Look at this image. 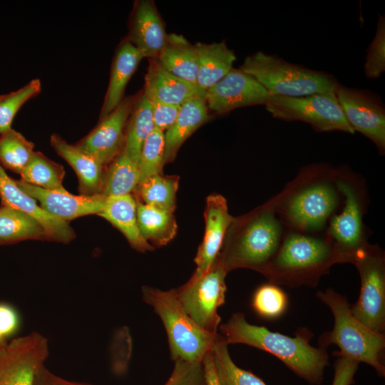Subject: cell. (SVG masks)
Listing matches in <instances>:
<instances>
[{"label": "cell", "instance_id": "1", "mask_svg": "<svg viewBox=\"0 0 385 385\" xmlns=\"http://www.w3.org/2000/svg\"><path fill=\"white\" fill-rule=\"evenodd\" d=\"M218 329L227 344H242L263 350L308 383L319 385L322 382L329 356L326 349L310 344L313 336L310 330L302 328L292 337L250 324L242 312L233 313Z\"/></svg>", "mask_w": 385, "mask_h": 385}, {"label": "cell", "instance_id": "2", "mask_svg": "<svg viewBox=\"0 0 385 385\" xmlns=\"http://www.w3.org/2000/svg\"><path fill=\"white\" fill-rule=\"evenodd\" d=\"M282 227L270 205L234 217L217 258L227 273L250 269L262 273L282 242Z\"/></svg>", "mask_w": 385, "mask_h": 385}, {"label": "cell", "instance_id": "3", "mask_svg": "<svg viewBox=\"0 0 385 385\" xmlns=\"http://www.w3.org/2000/svg\"><path fill=\"white\" fill-rule=\"evenodd\" d=\"M337 262L328 240L290 233L282 240L262 274L276 285L314 287Z\"/></svg>", "mask_w": 385, "mask_h": 385}, {"label": "cell", "instance_id": "4", "mask_svg": "<svg viewBox=\"0 0 385 385\" xmlns=\"http://www.w3.org/2000/svg\"><path fill=\"white\" fill-rule=\"evenodd\" d=\"M317 297L332 311L334 325L332 331L319 338V347L336 344L337 356H345L372 366L379 376L385 375V336L373 332L351 314L347 298L332 289L319 291Z\"/></svg>", "mask_w": 385, "mask_h": 385}, {"label": "cell", "instance_id": "5", "mask_svg": "<svg viewBox=\"0 0 385 385\" xmlns=\"http://www.w3.org/2000/svg\"><path fill=\"white\" fill-rule=\"evenodd\" d=\"M143 301L160 318L165 329L171 360L201 363L217 338L198 326L178 300L174 289L162 290L143 286Z\"/></svg>", "mask_w": 385, "mask_h": 385}, {"label": "cell", "instance_id": "6", "mask_svg": "<svg viewBox=\"0 0 385 385\" xmlns=\"http://www.w3.org/2000/svg\"><path fill=\"white\" fill-rule=\"evenodd\" d=\"M240 69L252 76L272 95L302 97L334 93L339 86L332 76L257 51L247 56Z\"/></svg>", "mask_w": 385, "mask_h": 385}, {"label": "cell", "instance_id": "7", "mask_svg": "<svg viewBox=\"0 0 385 385\" xmlns=\"http://www.w3.org/2000/svg\"><path fill=\"white\" fill-rule=\"evenodd\" d=\"M227 272L217 256L210 268L174 289L176 297L190 317L206 332L217 334L221 318L218 309L225 301Z\"/></svg>", "mask_w": 385, "mask_h": 385}, {"label": "cell", "instance_id": "8", "mask_svg": "<svg viewBox=\"0 0 385 385\" xmlns=\"http://www.w3.org/2000/svg\"><path fill=\"white\" fill-rule=\"evenodd\" d=\"M274 118L286 121L301 120L319 132L332 130L355 133L346 121L334 93H316L302 97L270 94L265 105Z\"/></svg>", "mask_w": 385, "mask_h": 385}, {"label": "cell", "instance_id": "9", "mask_svg": "<svg viewBox=\"0 0 385 385\" xmlns=\"http://www.w3.org/2000/svg\"><path fill=\"white\" fill-rule=\"evenodd\" d=\"M354 264L361 278L356 302L351 306L353 316L374 332L385 331V260L379 248L368 245Z\"/></svg>", "mask_w": 385, "mask_h": 385}, {"label": "cell", "instance_id": "10", "mask_svg": "<svg viewBox=\"0 0 385 385\" xmlns=\"http://www.w3.org/2000/svg\"><path fill=\"white\" fill-rule=\"evenodd\" d=\"M48 355V341L39 332L9 341L0 348V385H34Z\"/></svg>", "mask_w": 385, "mask_h": 385}, {"label": "cell", "instance_id": "11", "mask_svg": "<svg viewBox=\"0 0 385 385\" xmlns=\"http://www.w3.org/2000/svg\"><path fill=\"white\" fill-rule=\"evenodd\" d=\"M337 188L344 196V207L332 219L327 240L338 262L353 263L369 245L363 232L361 202L356 189L349 182L337 181Z\"/></svg>", "mask_w": 385, "mask_h": 385}, {"label": "cell", "instance_id": "12", "mask_svg": "<svg viewBox=\"0 0 385 385\" xmlns=\"http://www.w3.org/2000/svg\"><path fill=\"white\" fill-rule=\"evenodd\" d=\"M335 95L352 129L372 140L383 154L385 150V108L380 97L367 90L340 84Z\"/></svg>", "mask_w": 385, "mask_h": 385}, {"label": "cell", "instance_id": "13", "mask_svg": "<svg viewBox=\"0 0 385 385\" xmlns=\"http://www.w3.org/2000/svg\"><path fill=\"white\" fill-rule=\"evenodd\" d=\"M337 202L338 195L334 186L329 182L320 181L294 193L281 210L291 226L310 231L324 225Z\"/></svg>", "mask_w": 385, "mask_h": 385}, {"label": "cell", "instance_id": "14", "mask_svg": "<svg viewBox=\"0 0 385 385\" xmlns=\"http://www.w3.org/2000/svg\"><path fill=\"white\" fill-rule=\"evenodd\" d=\"M270 93L252 76L232 68L205 93L207 108L222 114L234 109L255 105H265Z\"/></svg>", "mask_w": 385, "mask_h": 385}, {"label": "cell", "instance_id": "15", "mask_svg": "<svg viewBox=\"0 0 385 385\" xmlns=\"http://www.w3.org/2000/svg\"><path fill=\"white\" fill-rule=\"evenodd\" d=\"M135 96L125 97L107 116L76 145L96 158L103 166L122 151L125 128Z\"/></svg>", "mask_w": 385, "mask_h": 385}, {"label": "cell", "instance_id": "16", "mask_svg": "<svg viewBox=\"0 0 385 385\" xmlns=\"http://www.w3.org/2000/svg\"><path fill=\"white\" fill-rule=\"evenodd\" d=\"M16 183L19 188L35 199L46 212L67 222L84 215H98L106 198L103 194L75 195L67 190H45L21 180Z\"/></svg>", "mask_w": 385, "mask_h": 385}, {"label": "cell", "instance_id": "17", "mask_svg": "<svg viewBox=\"0 0 385 385\" xmlns=\"http://www.w3.org/2000/svg\"><path fill=\"white\" fill-rule=\"evenodd\" d=\"M127 39L143 58H157L165 46L168 34L152 0H138L130 16Z\"/></svg>", "mask_w": 385, "mask_h": 385}, {"label": "cell", "instance_id": "18", "mask_svg": "<svg viewBox=\"0 0 385 385\" xmlns=\"http://www.w3.org/2000/svg\"><path fill=\"white\" fill-rule=\"evenodd\" d=\"M0 197L1 205L20 210L36 219L45 230L48 240L68 243L75 237L67 222L58 219L41 207L37 201L6 174L0 164Z\"/></svg>", "mask_w": 385, "mask_h": 385}, {"label": "cell", "instance_id": "19", "mask_svg": "<svg viewBox=\"0 0 385 385\" xmlns=\"http://www.w3.org/2000/svg\"><path fill=\"white\" fill-rule=\"evenodd\" d=\"M204 218L205 233L194 259L196 269L193 275L202 274L212 265L222 248L234 217L229 213L225 198L221 195L215 194L206 199Z\"/></svg>", "mask_w": 385, "mask_h": 385}, {"label": "cell", "instance_id": "20", "mask_svg": "<svg viewBox=\"0 0 385 385\" xmlns=\"http://www.w3.org/2000/svg\"><path fill=\"white\" fill-rule=\"evenodd\" d=\"M148 98L180 106L195 98H205L206 91L167 71L157 58L149 59L143 91Z\"/></svg>", "mask_w": 385, "mask_h": 385}, {"label": "cell", "instance_id": "21", "mask_svg": "<svg viewBox=\"0 0 385 385\" xmlns=\"http://www.w3.org/2000/svg\"><path fill=\"white\" fill-rule=\"evenodd\" d=\"M50 143L58 155L67 161L76 172L81 195L102 194L105 171L101 163L58 134L51 135Z\"/></svg>", "mask_w": 385, "mask_h": 385}, {"label": "cell", "instance_id": "22", "mask_svg": "<svg viewBox=\"0 0 385 385\" xmlns=\"http://www.w3.org/2000/svg\"><path fill=\"white\" fill-rule=\"evenodd\" d=\"M143 58L140 51L127 38L118 45L112 61L109 83L99 120L111 113L125 98L126 86Z\"/></svg>", "mask_w": 385, "mask_h": 385}, {"label": "cell", "instance_id": "23", "mask_svg": "<svg viewBox=\"0 0 385 385\" xmlns=\"http://www.w3.org/2000/svg\"><path fill=\"white\" fill-rule=\"evenodd\" d=\"M98 215L121 232L135 250L145 252L154 250L140 233L137 223V201L131 194L106 197Z\"/></svg>", "mask_w": 385, "mask_h": 385}, {"label": "cell", "instance_id": "24", "mask_svg": "<svg viewBox=\"0 0 385 385\" xmlns=\"http://www.w3.org/2000/svg\"><path fill=\"white\" fill-rule=\"evenodd\" d=\"M209 119L205 98H192L180 106L175 121L164 132L165 164L175 160L183 143Z\"/></svg>", "mask_w": 385, "mask_h": 385}, {"label": "cell", "instance_id": "25", "mask_svg": "<svg viewBox=\"0 0 385 385\" xmlns=\"http://www.w3.org/2000/svg\"><path fill=\"white\" fill-rule=\"evenodd\" d=\"M197 59V85L207 91L233 68L236 56L225 41L195 44Z\"/></svg>", "mask_w": 385, "mask_h": 385}, {"label": "cell", "instance_id": "26", "mask_svg": "<svg viewBox=\"0 0 385 385\" xmlns=\"http://www.w3.org/2000/svg\"><path fill=\"white\" fill-rule=\"evenodd\" d=\"M161 65L175 76L197 85V59L195 44L183 35L170 34L157 58Z\"/></svg>", "mask_w": 385, "mask_h": 385}, {"label": "cell", "instance_id": "27", "mask_svg": "<svg viewBox=\"0 0 385 385\" xmlns=\"http://www.w3.org/2000/svg\"><path fill=\"white\" fill-rule=\"evenodd\" d=\"M151 104L142 91L135 95L128 120L123 151L139 165L143 143L154 130Z\"/></svg>", "mask_w": 385, "mask_h": 385}, {"label": "cell", "instance_id": "28", "mask_svg": "<svg viewBox=\"0 0 385 385\" xmlns=\"http://www.w3.org/2000/svg\"><path fill=\"white\" fill-rule=\"evenodd\" d=\"M137 223L141 236L153 247L167 245L177 234L173 212L140 201H137Z\"/></svg>", "mask_w": 385, "mask_h": 385}, {"label": "cell", "instance_id": "29", "mask_svg": "<svg viewBox=\"0 0 385 385\" xmlns=\"http://www.w3.org/2000/svg\"><path fill=\"white\" fill-rule=\"evenodd\" d=\"M48 240L42 225L31 216L14 208L0 207V245L26 240Z\"/></svg>", "mask_w": 385, "mask_h": 385}, {"label": "cell", "instance_id": "30", "mask_svg": "<svg viewBox=\"0 0 385 385\" xmlns=\"http://www.w3.org/2000/svg\"><path fill=\"white\" fill-rule=\"evenodd\" d=\"M109 164L104 174V196L128 195L137 188L140 181L139 165L123 150Z\"/></svg>", "mask_w": 385, "mask_h": 385}, {"label": "cell", "instance_id": "31", "mask_svg": "<svg viewBox=\"0 0 385 385\" xmlns=\"http://www.w3.org/2000/svg\"><path fill=\"white\" fill-rule=\"evenodd\" d=\"M179 180L175 175L158 174L140 182L136 189L143 203L174 212Z\"/></svg>", "mask_w": 385, "mask_h": 385}, {"label": "cell", "instance_id": "32", "mask_svg": "<svg viewBox=\"0 0 385 385\" xmlns=\"http://www.w3.org/2000/svg\"><path fill=\"white\" fill-rule=\"evenodd\" d=\"M20 175L21 181L31 185L49 190H66L62 184L65 175L63 166L39 151L34 153Z\"/></svg>", "mask_w": 385, "mask_h": 385}, {"label": "cell", "instance_id": "33", "mask_svg": "<svg viewBox=\"0 0 385 385\" xmlns=\"http://www.w3.org/2000/svg\"><path fill=\"white\" fill-rule=\"evenodd\" d=\"M228 344L218 334L212 349L216 374L220 385H267L252 372L237 366L230 357Z\"/></svg>", "mask_w": 385, "mask_h": 385}, {"label": "cell", "instance_id": "34", "mask_svg": "<svg viewBox=\"0 0 385 385\" xmlns=\"http://www.w3.org/2000/svg\"><path fill=\"white\" fill-rule=\"evenodd\" d=\"M34 148L32 142L10 128L0 134V164L20 174L35 152Z\"/></svg>", "mask_w": 385, "mask_h": 385}, {"label": "cell", "instance_id": "35", "mask_svg": "<svg viewBox=\"0 0 385 385\" xmlns=\"http://www.w3.org/2000/svg\"><path fill=\"white\" fill-rule=\"evenodd\" d=\"M287 304L286 293L277 285L270 282L258 287L251 301L255 312L267 319H276L283 314Z\"/></svg>", "mask_w": 385, "mask_h": 385}, {"label": "cell", "instance_id": "36", "mask_svg": "<svg viewBox=\"0 0 385 385\" xmlns=\"http://www.w3.org/2000/svg\"><path fill=\"white\" fill-rule=\"evenodd\" d=\"M41 91V81L35 78L16 91L0 95V134L11 128L14 118L21 106Z\"/></svg>", "mask_w": 385, "mask_h": 385}, {"label": "cell", "instance_id": "37", "mask_svg": "<svg viewBox=\"0 0 385 385\" xmlns=\"http://www.w3.org/2000/svg\"><path fill=\"white\" fill-rule=\"evenodd\" d=\"M165 165L164 133L157 128L143 143L139 161L140 181L163 173Z\"/></svg>", "mask_w": 385, "mask_h": 385}, {"label": "cell", "instance_id": "38", "mask_svg": "<svg viewBox=\"0 0 385 385\" xmlns=\"http://www.w3.org/2000/svg\"><path fill=\"white\" fill-rule=\"evenodd\" d=\"M373 41L369 46L364 73L368 78H377L385 71V17L379 14Z\"/></svg>", "mask_w": 385, "mask_h": 385}, {"label": "cell", "instance_id": "39", "mask_svg": "<svg viewBox=\"0 0 385 385\" xmlns=\"http://www.w3.org/2000/svg\"><path fill=\"white\" fill-rule=\"evenodd\" d=\"M163 385H206L202 362L175 361L173 371Z\"/></svg>", "mask_w": 385, "mask_h": 385}, {"label": "cell", "instance_id": "40", "mask_svg": "<svg viewBox=\"0 0 385 385\" xmlns=\"http://www.w3.org/2000/svg\"><path fill=\"white\" fill-rule=\"evenodd\" d=\"M153 113L155 128L163 133L175 121L180 106L163 103L153 98H148Z\"/></svg>", "mask_w": 385, "mask_h": 385}, {"label": "cell", "instance_id": "41", "mask_svg": "<svg viewBox=\"0 0 385 385\" xmlns=\"http://www.w3.org/2000/svg\"><path fill=\"white\" fill-rule=\"evenodd\" d=\"M334 363V375L332 385H351L358 369L359 362L345 356H337Z\"/></svg>", "mask_w": 385, "mask_h": 385}, {"label": "cell", "instance_id": "42", "mask_svg": "<svg viewBox=\"0 0 385 385\" xmlns=\"http://www.w3.org/2000/svg\"><path fill=\"white\" fill-rule=\"evenodd\" d=\"M19 327L20 317L15 308L7 303H0V335L9 341Z\"/></svg>", "mask_w": 385, "mask_h": 385}, {"label": "cell", "instance_id": "43", "mask_svg": "<svg viewBox=\"0 0 385 385\" xmlns=\"http://www.w3.org/2000/svg\"><path fill=\"white\" fill-rule=\"evenodd\" d=\"M34 385H88L69 381L61 379L48 371L46 369L41 368L37 374Z\"/></svg>", "mask_w": 385, "mask_h": 385}, {"label": "cell", "instance_id": "44", "mask_svg": "<svg viewBox=\"0 0 385 385\" xmlns=\"http://www.w3.org/2000/svg\"><path fill=\"white\" fill-rule=\"evenodd\" d=\"M202 365L205 373L206 385H220L214 366L212 351L207 353L203 359Z\"/></svg>", "mask_w": 385, "mask_h": 385}, {"label": "cell", "instance_id": "45", "mask_svg": "<svg viewBox=\"0 0 385 385\" xmlns=\"http://www.w3.org/2000/svg\"><path fill=\"white\" fill-rule=\"evenodd\" d=\"M9 341L6 340L0 335V348L5 345Z\"/></svg>", "mask_w": 385, "mask_h": 385}]
</instances>
